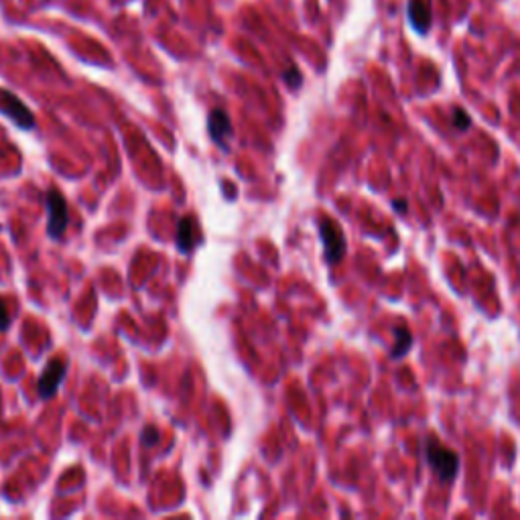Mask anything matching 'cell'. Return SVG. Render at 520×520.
<instances>
[{
	"label": "cell",
	"mask_w": 520,
	"mask_h": 520,
	"mask_svg": "<svg viewBox=\"0 0 520 520\" xmlns=\"http://www.w3.org/2000/svg\"><path fill=\"white\" fill-rule=\"evenodd\" d=\"M425 457H427L429 467L435 471V476L443 484H452L457 478L459 471V455L447 445H443L439 439L429 437L425 443Z\"/></svg>",
	"instance_id": "1"
},
{
	"label": "cell",
	"mask_w": 520,
	"mask_h": 520,
	"mask_svg": "<svg viewBox=\"0 0 520 520\" xmlns=\"http://www.w3.org/2000/svg\"><path fill=\"white\" fill-rule=\"evenodd\" d=\"M320 236L323 242V250H325V260L330 265H337L344 256H346V236L342 232V228L337 226L332 218H321L320 220Z\"/></svg>",
	"instance_id": "2"
},
{
	"label": "cell",
	"mask_w": 520,
	"mask_h": 520,
	"mask_svg": "<svg viewBox=\"0 0 520 520\" xmlns=\"http://www.w3.org/2000/svg\"><path fill=\"white\" fill-rule=\"evenodd\" d=\"M47 212H49V222H47V234L53 238V240H59L63 236V232L67 230V224H69V212H67V203L66 198L61 195L59 189L51 187L47 191Z\"/></svg>",
	"instance_id": "3"
},
{
	"label": "cell",
	"mask_w": 520,
	"mask_h": 520,
	"mask_svg": "<svg viewBox=\"0 0 520 520\" xmlns=\"http://www.w3.org/2000/svg\"><path fill=\"white\" fill-rule=\"evenodd\" d=\"M0 110L6 114L19 128H23V131L35 128V116H33V112H31L29 106H25V102H21L13 92L0 90Z\"/></svg>",
	"instance_id": "4"
},
{
	"label": "cell",
	"mask_w": 520,
	"mask_h": 520,
	"mask_svg": "<svg viewBox=\"0 0 520 520\" xmlns=\"http://www.w3.org/2000/svg\"><path fill=\"white\" fill-rule=\"evenodd\" d=\"M67 372V362L61 358H53L45 366V370L41 374L39 380V397L43 400L53 399L57 394V388L63 382Z\"/></svg>",
	"instance_id": "5"
},
{
	"label": "cell",
	"mask_w": 520,
	"mask_h": 520,
	"mask_svg": "<svg viewBox=\"0 0 520 520\" xmlns=\"http://www.w3.org/2000/svg\"><path fill=\"white\" fill-rule=\"evenodd\" d=\"M208 133L222 151H226V153L230 151V141L234 136V131H232V121L226 114V110H222V108L212 110V114L208 118Z\"/></svg>",
	"instance_id": "6"
},
{
	"label": "cell",
	"mask_w": 520,
	"mask_h": 520,
	"mask_svg": "<svg viewBox=\"0 0 520 520\" xmlns=\"http://www.w3.org/2000/svg\"><path fill=\"white\" fill-rule=\"evenodd\" d=\"M177 248L181 254H191L193 248L201 242V230L198 220L193 215H185L179 220V226H177Z\"/></svg>",
	"instance_id": "7"
},
{
	"label": "cell",
	"mask_w": 520,
	"mask_h": 520,
	"mask_svg": "<svg viewBox=\"0 0 520 520\" xmlns=\"http://www.w3.org/2000/svg\"><path fill=\"white\" fill-rule=\"evenodd\" d=\"M409 19L419 33H427L431 29L433 13H431V2L429 0H411L409 2Z\"/></svg>",
	"instance_id": "8"
},
{
	"label": "cell",
	"mask_w": 520,
	"mask_h": 520,
	"mask_svg": "<svg viewBox=\"0 0 520 520\" xmlns=\"http://www.w3.org/2000/svg\"><path fill=\"white\" fill-rule=\"evenodd\" d=\"M392 335H394L397 344L390 350V358L400 360L411 350V346H413V334H411V330L407 325H394L392 327Z\"/></svg>",
	"instance_id": "9"
},
{
	"label": "cell",
	"mask_w": 520,
	"mask_h": 520,
	"mask_svg": "<svg viewBox=\"0 0 520 520\" xmlns=\"http://www.w3.org/2000/svg\"><path fill=\"white\" fill-rule=\"evenodd\" d=\"M282 80L287 81V86H289L291 90H297V88L303 83V76H301V71H299L297 67L289 66L285 69V73H282Z\"/></svg>",
	"instance_id": "10"
},
{
	"label": "cell",
	"mask_w": 520,
	"mask_h": 520,
	"mask_svg": "<svg viewBox=\"0 0 520 520\" xmlns=\"http://www.w3.org/2000/svg\"><path fill=\"white\" fill-rule=\"evenodd\" d=\"M469 124H471V121H469V116L466 114V110H464V108H455L454 110L455 128H457V131H467V128H469Z\"/></svg>",
	"instance_id": "11"
},
{
	"label": "cell",
	"mask_w": 520,
	"mask_h": 520,
	"mask_svg": "<svg viewBox=\"0 0 520 520\" xmlns=\"http://www.w3.org/2000/svg\"><path fill=\"white\" fill-rule=\"evenodd\" d=\"M141 439H143V443H145L147 447H151V445H155V443L159 441V431L153 427V425H148V427L143 429V435H141Z\"/></svg>",
	"instance_id": "12"
},
{
	"label": "cell",
	"mask_w": 520,
	"mask_h": 520,
	"mask_svg": "<svg viewBox=\"0 0 520 520\" xmlns=\"http://www.w3.org/2000/svg\"><path fill=\"white\" fill-rule=\"evenodd\" d=\"M9 323H11V315H9V307L6 303L0 299V332H4L6 327H9Z\"/></svg>",
	"instance_id": "13"
},
{
	"label": "cell",
	"mask_w": 520,
	"mask_h": 520,
	"mask_svg": "<svg viewBox=\"0 0 520 520\" xmlns=\"http://www.w3.org/2000/svg\"><path fill=\"white\" fill-rule=\"evenodd\" d=\"M392 208L399 212V214H407V210H409V203L407 200H394L392 201Z\"/></svg>",
	"instance_id": "14"
}]
</instances>
